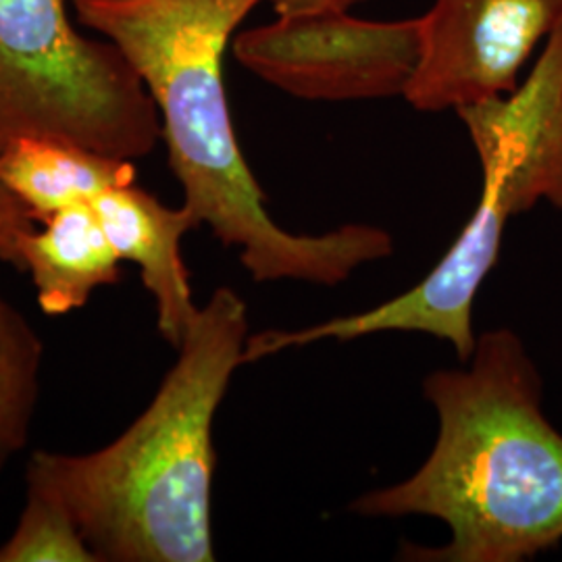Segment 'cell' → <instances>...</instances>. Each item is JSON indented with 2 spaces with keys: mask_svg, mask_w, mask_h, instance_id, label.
Returning a JSON list of instances; mask_svg holds the SVG:
<instances>
[{
  "mask_svg": "<svg viewBox=\"0 0 562 562\" xmlns=\"http://www.w3.org/2000/svg\"><path fill=\"white\" fill-rule=\"evenodd\" d=\"M265 0L78 2L83 27L113 42L134 67L161 120L169 167L183 204L255 281L334 288L367 262L392 255L390 232L344 223L319 236L292 234L267 211L261 183L241 155L223 59L241 21Z\"/></svg>",
  "mask_w": 562,
  "mask_h": 562,
  "instance_id": "obj_1",
  "label": "cell"
},
{
  "mask_svg": "<svg viewBox=\"0 0 562 562\" xmlns=\"http://www.w3.org/2000/svg\"><path fill=\"white\" fill-rule=\"evenodd\" d=\"M467 362L423 382L438 438L422 467L362 494L350 510L422 515L448 527V543L408 546L404 559L527 561L562 542V434L543 415L542 375L513 329L477 336Z\"/></svg>",
  "mask_w": 562,
  "mask_h": 562,
  "instance_id": "obj_2",
  "label": "cell"
},
{
  "mask_svg": "<svg viewBox=\"0 0 562 562\" xmlns=\"http://www.w3.org/2000/svg\"><path fill=\"white\" fill-rule=\"evenodd\" d=\"M248 308L217 288L183 334L159 392L117 440L34 452L27 485L57 498L99 562H213V423L244 364Z\"/></svg>",
  "mask_w": 562,
  "mask_h": 562,
  "instance_id": "obj_3",
  "label": "cell"
},
{
  "mask_svg": "<svg viewBox=\"0 0 562 562\" xmlns=\"http://www.w3.org/2000/svg\"><path fill=\"white\" fill-rule=\"evenodd\" d=\"M454 113L475 148L482 190L473 215L440 262L417 285L373 308L296 331L248 336L244 362L383 331L425 334L448 341L462 362L471 359L477 344L473 306L501 257L508 223L540 202L562 211V25L510 94Z\"/></svg>",
  "mask_w": 562,
  "mask_h": 562,
  "instance_id": "obj_4",
  "label": "cell"
},
{
  "mask_svg": "<svg viewBox=\"0 0 562 562\" xmlns=\"http://www.w3.org/2000/svg\"><path fill=\"white\" fill-rule=\"evenodd\" d=\"M71 0H0V153L21 138L74 142L136 161L161 120L113 42L86 36Z\"/></svg>",
  "mask_w": 562,
  "mask_h": 562,
  "instance_id": "obj_5",
  "label": "cell"
},
{
  "mask_svg": "<svg viewBox=\"0 0 562 562\" xmlns=\"http://www.w3.org/2000/svg\"><path fill=\"white\" fill-rule=\"evenodd\" d=\"M234 57L281 92L311 102L404 97L422 57V18L359 20L352 11L276 15L238 32Z\"/></svg>",
  "mask_w": 562,
  "mask_h": 562,
  "instance_id": "obj_6",
  "label": "cell"
},
{
  "mask_svg": "<svg viewBox=\"0 0 562 562\" xmlns=\"http://www.w3.org/2000/svg\"><path fill=\"white\" fill-rule=\"evenodd\" d=\"M562 25V0H434L404 101L423 113L506 97Z\"/></svg>",
  "mask_w": 562,
  "mask_h": 562,
  "instance_id": "obj_7",
  "label": "cell"
},
{
  "mask_svg": "<svg viewBox=\"0 0 562 562\" xmlns=\"http://www.w3.org/2000/svg\"><path fill=\"white\" fill-rule=\"evenodd\" d=\"M90 204L121 261L138 265L142 283L155 301L157 327L178 348L201 308L192 299L181 241L201 223L186 204L165 206L136 181L109 188Z\"/></svg>",
  "mask_w": 562,
  "mask_h": 562,
  "instance_id": "obj_8",
  "label": "cell"
},
{
  "mask_svg": "<svg viewBox=\"0 0 562 562\" xmlns=\"http://www.w3.org/2000/svg\"><path fill=\"white\" fill-rule=\"evenodd\" d=\"M30 232L21 241V262L46 315H67L86 306L94 290L117 283L121 259L90 202H78Z\"/></svg>",
  "mask_w": 562,
  "mask_h": 562,
  "instance_id": "obj_9",
  "label": "cell"
},
{
  "mask_svg": "<svg viewBox=\"0 0 562 562\" xmlns=\"http://www.w3.org/2000/svg\"><path fill=\"white\" fill-rule=\"evenodd\" d=\"M0 180L42 223L109 188L134 183L136 165L74 142L21 138L0 153Z\"/></svg>",
  "mask_w": 562,
  "mask_h": 562,
  "instance_id": "obj_10",
  "label": "cell"
},
{
  "mask_svg": "<svg viewBox=\"0 0 562 562\" xmlns=\"http://www.w3.org/2000/svg\"><path fill=\"white\" fill-rule=\"evenodd\" d=\"M44 346L36 329L0 294V471L30 438Z\"/></svg>",
  "mask_w": 562,
  "mask_h": 562,
  "instance_id": "obj_11",
  "label": "cell"
},
{
  "mask_svg": "<svg viewBox=\"0 0 562 562\" xmlns=\"http://www.w3.org/2000/svg\"><path fill=\"white\" fill-rule=\"evenodd\" d=\"M0 562H99L78 522L63 504L34 485L11 538L0 546Z\"/></svg>",
  "mask_w": 562,
  "mask_h": 562,
  "instance_id": "obj_12",
  "label": "cell"
},
{
  "mask_svg": "<svg viewBox=\"0 0 562 562\" xmlns=\"http://www.w3.org/2000/svg\"><path fill=\"white\" fill-rule=\"evenodd\" d=\"M36 223L30 209L0 180V261L23 269L21 241L36 229Z\"/></svg>",
  "mask_w": 562,
  "mask_h": 562,
  "instance_id": "obj_13",
  "label": "cell"
},
{
  "mask_svg": "<svg viewBox=\"0 0 562 562\" xmlns=\"http://www.w3.org/2000/svg\"><path fill=\"white\" fill-rule=\"evenodd\" d=\"M276 15H306L325 11H352L371 0H267Z\"/></svg>",
  "mask_w": 562,
  "mask_h": 562,
  "instance_id": "obj_14",
  "label": "cell"
},
{
  "mask_svg": "<svg viewBox=\"0 0 562 562\" xmlns=\"http://www.w3.org/2000/svg\"><path fill=\"white\" fill-rule=\"evenodd\" d=\"M74 4H78V2H106V0H71Z\"/></svg>",
  "mask_w": 562,
  "mask_h": 562,
  "instance_id": "obj_15",
  "label": "cell"
}]
</instances>
